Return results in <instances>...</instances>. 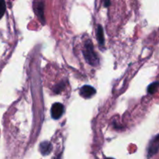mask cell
<instances>
[{"instance_id":"obj_10","label":"cell","mask_w":159,"mask_h":159,"mask_svg":"<svg viewBox=\"0 0 159 159\" xmlns=\"http://www.w3.org/2000/svg\"><path fill=\"white\" fill-rule=\"evenodd\" d=\"M104 4H105L106 7H108L110 4V0H105V2H104Z\"/></svg>"},{"instance_id":"obj_9","label":"cell","mask_w":159,"mask_h":159,"mask_svg":"<svg viewBox=\"0 0 159 159\" xmlns=\"http://www.w3.org/2000/svg\"><path fill=\"white\" fill-rule=\"evenodd\" d=\"M6 12V2L5 0H0V19L3 16Z\"/></svg>"},{"instance_id":"obj_3","label":"cell","mask_w":159,"mask_h":159,"mask_svg":"<svg viewBox=\"0 0 159 159\" xmlns=\"http://www.w3.org/2000/svg\"><path fill=\"white\" fill-rule=\"evenodd\" d=\"M64 111H65V107H64V106L61 103H60V102H55L51 107V116L54 120L60 119L62 115H63Z\"/></svg>"},{"instance_id":"obj_6","label":"cell","mask_w":159,"mask_h":159,"mask_svg":"<svg viewBox=\"0 0 159 159\" xmlns=\"http://www.w3.org/2000/svg\"><path fill=\"white\" fill-rule=\"evenodd\" d=\"M52 150V145L48 141L42 142L40 145V151L43 155H48L51 153Z\"/></svg>"},{"instance_id":"obj_1","label":"cell","mask_w":159,"mask_h":159,"mask_svg":"<svg viewBox=\"0 0 159 159\" xmlns=\"http://www.w3.org/2000/svg\"><path fill=\"white\" fill-rule=\"evenodd\" d=\"M83 55L85 61L88 64L92 66H97L99 65V57L97 54L95 52L94 48L89 40H87L85 43V47L83 49Z\"/></svg>"},{"instance_id":"obj_2","label":"cell","mask_w":159,"mask_h":159,"mask_svg":"<svg viewBox=\"0 0 159 159\" xmlns=\"http://www.w3.org/2000/svg\"><path fill=\"white\" fill-rule=\"evenodd\" d=\"M34 9L35 11V13L38 16L39 20H40L43 24L45 23L44 19V3L43 0H35L34 3Z\"/></svg>"},{"instance_id":"obj_5","label":"cell","mask_w":159,"mask_h":159,"mask_svg":"<svg viewBox=\"0 0 159 159\" xmlns=\"http://www.w3.org/2000/svg\"><path fill=\"white\" fill-rule=\"evenodd\" d=\"M79 93L83 98L89 99V98L92 97L93 95L96 94V89L91 85H83L80 89Z\"/></svg>"},{"instance_id":"obj_4","label":"cell","mask_w":159,"mask_h":159,"mask_svg":"<svg viewBox=\"0 0 159 159\" xmlns=\"http://www.w3.org/2000/svg\"><path fill=\"white\" fill-rule=\"evenodd\" d=\"M159 148V135L153 138L148 148V158H151L158 152Z\"/></svg>"},{"instance_id":"obj_11","label":"cell","mask_w":159,"mask_h":159,"mask_svg":"<svg viewBox=\"0 0 159 159\" xmlns=\"http://www.w3.org/2000/svg\"><path fill=\"white\" fill-rule=\"evenodd\" d=\"M105 159H114V158H106Z\"/></svg>"},{"instance_id":"obj_8","label":"cell","mask_w":159,"mask_h":159,"mask_svg":"<svg viewBox=\"0 0 159 159\" xmlns=\"http://www.w3.org/2000/svg\"><path fill=\"white\" fill-rule=\"evenodd\" d=\"M159 86V82H154V83L151 84L150 85L148 88V92L150 94H153L155 92L157 91Z\"/></svg>"},{"instance_id":"obj_7","label":"cell","mask_w":159,"mask_h":159,"mask_svg":"<svg viewBox=\"0 0 159 159\" xmlns=\"http://www.w3.org/2000/svg\"><path fill=\"white\" fill-rule=\"evenodd\" d=\"M96 37H97L98 42L100 45L104 44V34H103V29H102V26L99 25L97 26V30H96Z\"/></svg>"}]
</instances>
